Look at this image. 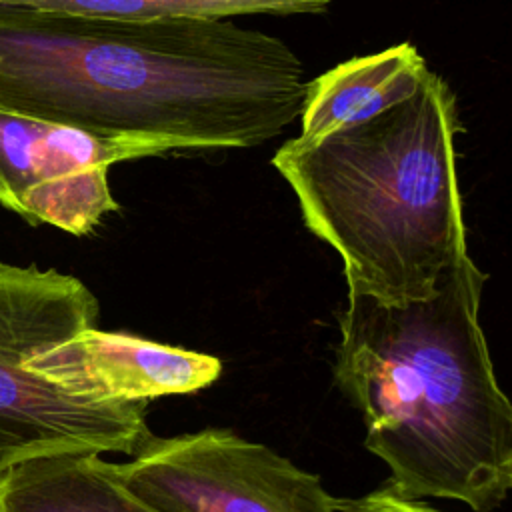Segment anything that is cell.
Segmentation results:
<instances>
[{"label": "cell", "instance_id": "30bf717a", "mask_svg": "<svg viewBox=\"0 0 512 512\" xmlns=\"http://www.w3.org/2000/svg\"><path fill=\"white\" fill-rule=\"evenodd\" d=\"M332 0H0L6 8H26L106 20L228 18L244 14H320Z\"/></svg>", "mask_w": 512, "mask_h": 512}, {"label": "cell", "instance_id": "6da1fadb", "mask_svg": "<svg viewBox=\"0 0 512 512\" xmlns=\"http://www.w3.org/2000/svg\"><path fill=\"white\" fill-rule=\"evenodd\" d=\"M308 82L284 40L224 18L0 6V106L96 134L260 146L300 116Z\"/></svg>", "mask_w": 512, "mask_h": 512}, {"label": "cell", "instance_id": "8992f818", "mask_svg": "<svg viewBox=\"0 0 512 512\" xmlns=\"http://www.w3.org/2000/svg\"><path fill=\"white\" fill-rule=\"evenodd\" d=\"M188 150L148 136H108L0 106V204L30 224L90 234L118 210L108 168L122 160Z\"/></svg>", "mask_w": 512, "mask_h": 512}, {"label": "cell", "instance_id": "7a4b0ae2", "mask_svg": "<svg viewBox=\"0 0 512 512\" xmlns=\"http://www.w3.org/2000/svg\"><path fill=\"white\" fill-rule=\"evenodd\" d=\"M486 278L464 248L434 294L384 304L348 292L338 316L336 384L404 498L490 512L512 486V406L480 324Z\"/></svg>", "mask_w": 512, "mask_h": 512}, {"label": "cell", "instance_id": "ba28073f", "mask_svg": "<svg viewBox=\"0 0 512 512\" xmlns=\"http://www.w3.org/2000/svg\"><path fill=\"white\" fill-rule=\"evenodd\" d=\"M0 512H170L134 492L98 452H50L0 470Z\"/></svg>", "mask_w": 512, "mask_h": 512}, {"label": "cell", "instance_id": "9c48e42d", "mask_svg": "<svg viewBox=\"0 0 512 512\" xmlns=\"http://www.w3.org/2000/svg\"><path fill=\"white\" fill-rule=\"evenodd\" d=\"M428 70L424 56L410 42L336 64L308 82L298 138L312 142L374 118L414 94Z\"/></svg>", "mask_w": 512, "mask_h": 512}, {"label": "cell", "instance_id": "3957f363", "mask_svg": "<svg viewBox=\"0 0 512 512\" xmlns=\"http://www.w3.org/2000/svg\"><path fill=\"white\" fill-rule=\"evenodd\" d=\"M460 130L450 86L428 70L414 94L374 118L276 150L272 164L304 224L342 258L348 292L384 304L426 298L468 248Z\"/></svg>", "mask_w": 512, "mask_h": 512}, {"label": "cell", "instance_id": "5b68a950", "mask_svg": "<svg viewBox=\"0 0 512 512\" xmlns=\"http://www.w3.org/2000/svg\"><path fill=\"white\" fill-rule=\"evenodd\" d=\"M120 474L170 512H346L320 476L226 428L152 436Z\"/></svg>", "mask_w": 512, "mask_h": 512}, {"label": "cell", "instance_id": "8fae6325", "mask_svg": "<svg viewBox=\"0 0 512 512\" xmlns=\"http://www.w3.org/2000/svg\"><path fill=\"white\" fill-rule=\"evenodd\" d=\"M346 512H438L430 504L422 502L420 498H404L390 484L362 496L348 500L346 498Z\"/></svg>", "mask_w": 512, "mask_h": 512}, {"label": "cell", "instance_id": "277c9868", "mask_svg": "<svg viewBox=\"0 0 512 512\" xmlns=\"http://www.w3.org/2000/svg\"><path fill=\"white\" fill-rule=\"evenodd\" d=\"M96 318L98 300L76 276L0 262V470L50 452L134 456L154 436L148 402L74 396L28 368Z\"/></svg>", "mask_w": 512, "mask_h": 512}, {"label": "cell", "instance_id": "52a82bcc", "mask_svg": "<svg viewBox=\"0 0 512 512\" xmlns=\"http://www.w3.org/2000/svg\"><path fill=\"white\" fill-rule=\"evenodd\" d=\"M28 368L74 396L148 402L214 384L222 362L210 354L92 326L44 350Z\"/></svg>", "mask_w": 512, "mask_h": 512}]
</instances>
